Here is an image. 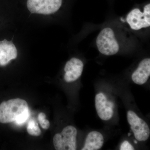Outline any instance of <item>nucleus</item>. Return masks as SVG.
<instances>
[{
	"mask_svg": "<svg viewBox=\"0 0 150 150\" xmlns=\"http://www.w3.org/2000/svg\"><path fill=\"white\" fill-rule=\"evenodd\" d=\"M83 64L80 59L72 58L65 65L64 78L67 82L76 81L81 76L83 71Z\"/></svg>",
	"mask_w": 150,
	"mask_h": 150,
	"instance_id": "obj_8",
	"label": "nucleus"
},
{
	"mask_svg": "<svg viewBox=\"0 0 150 150\" xmlns=\"http://www.w3.org/2000/svg\"><path fill=\"white\" fill-rule=\"evenodd\" d=\"M150 76V59H145L140 62L138 68L132 75L135 83L143 85L146 82Z\"/></svg>",
	"mask_w": 150,
	"mask_h": 150,
	"instance_id": "obj_10",
	"label": "nucleus"
},
{
	"mask_svg": "<svg viewBox=\"0 0 150 150\" xmlns=\"http://www.w3.org/2000/svg\"><path fill=\"white\" fill-rule=\"evenodd\" d=\"M127 120L136 139L146 141L150 136V130L148 124L132 110L127 112Z\"/></svg>",
	"mask_w": 150,
	"mask_h": 150,
	"instance_id": "obj_5",
	"label": "nucleus"
},
{
	"mask_svg": "<svg viewBox=\"0 0 150 150\" xmlns=\"http://www.w3.org/2000/svg\"><path fill=\"white\" fill-rule=\"evenodd\" d=\"M27 131L30 135L36 137L40 136L41 133L38 124L34 119H31L28 123Z\"/></svg>",
	"mask_w": 150,
	"mask_h": 150,
	"instance_id": "obj_12",
	"label": "nucleus"
},
{
	"mask_svg": "<svg viewBox=\"0 0 150 150\" xmlns=\"http://www.w3.org/2000/svg\"><path fill=\"white\" fill-rule=\"evenodd\" d=\"M62 0H28L27 6L32 13L48 15L59 10Z\"/></svg>",
	"mask_w": 150,
	"mask_h": 150,
	"instance_id": "obj_4",
	"label": "nucleus"
},
{
	"mask_svg": "<svg viewBox=\"0 0 150 150\" xmlns=\"http://www.w3.org/2000/svg\"><path fill=\"white\" fill-rule=\"evenodd\" d=\"M46 115L43 112H40L38 114V121L40 123L41 127L44 129H48L50 126V122L48 120L46 119Z\"/></svg>",
	"mask_w": 150,
	"mask_h": 150,
	"instance_id": "obj_13",
	"label": "nucleus"
},
{
	"mask_svg": "<svg viewBox=\"0 0 150 150\" xmlns=\"http://www.w3.org/2000/svg\"><path fill=\"white\" fill-rule=\"evenodd\" d=\"M95 106L100 119L108 121L112 118L113 114V103L108 100L106 96L102 93L97 94L95 97Z\"/></svg>",
	"mask_w": 150,
	"mask_h": 150,
	"instance_id": "obj_7",
	"label": "nucleus"
},
{
	"mask_svg": "<svg viewBox=\"0 0 150 150\" xmlns=\"http://www.w3.org/2000/svg\"><path fill=\"white\" fill-rule=\"evenodd\" d=\"M96 43L98 51L105 55H114L119 51V45L114 32L109 28H105L100 31L97 38Z\"/></svg>",
	"mask_w": 150,
	"mask_h": 150,
	"instance_id": "obj_2",
	"label": "nucleus"
},
{
	"mask_svg": "<svg viewBox=\"0 0 150 150\" xmlns=\"http://www.w3.org/2000/svg\"><path fill=\"white\" fill-rule=\"evenodd\" d=\"M17 57V50L12 41H0V66L4 67Z\"/></svg>",
	"mask_w": 150,
	"mask_h": 150,
	"instance_id": "obj_9",
	"label": "nucleus"
},
{
	"mask_svg": "<svg viewBox=\"0 0 150 150\" xmlns=\"http://www.w3.org/2000/svg\"><path fill=\"white\" fill-rule=\"evenodd\" d=\"M134 148L132 145L127 141H124L121 144L120 146V150H134Z\"/></svg>",
	"mask_w": 150,
	"mask_h": 150,
	"instance_id": "obj_14",
	"label": "nucleus"
},
{
	"mask_svg": "<svg viewBox=\"0 0 150 150\" xmlns=\"http://www.w3.org/2000/svg\"><path fill=\"white\" fill-rule=\"evenodd\" d=\"M77 131L74 127L67 126L61 134H56L53 139L54 148L56 150L76 149Z\"/></svg>",
	"mask_w": 150,
	"mask_h": 150,
	"instance_id": "obj_3",
	"label": "nucleus"
},
{
	"mask_svg": "<svg viewBox=\"0 0 150 150\" xmlns=\"http://www.w3.org/2000/svg\"><path fill=\"white\" fill-rule=\"evenodd\" d=\"M104 138L101 133L97 131L90 132L86 138L84 146L82 150H98L102 148Z\"/></svg>",
	"mask_w": 150,
	"mask_h": 150,
	"instance_id": "obj_11",
	"label": "nucleus"
},
{
	"mask_svg": "<svg viewBox=\"0 0 150 150\" xmlns=\"http://www.w3.org/2000/svg\"><path fill=\"white\" fill-rule=\"evenodd\" d=\"M131 29L139 30L144 28L149 27L150 25V4L145 6L144 12L139 9L135 8L131 11L126 18Z\"/></svg>",
	"mask_w": 150,
	"mask_h": 150,
	"instance_id": "obj_6",
	"label": "nucleus"
},
{
	"mask_svg": "<svg viewBox=\"0 0 150 150\" xmlns=\"http://www.w3.org/2000/svg\"><path fill=\"white\" fill-rule=\"evenodd\" d=\"M29 116L27 102L21 98L10 99L0 104V123L15 122L17 125L24 123Z\"/></svg>",
	"mask_w": 150,
	"mask_h": 150,
	"instance_id": "obj_1",
	"label": "nucleus"
}]
</instances>
